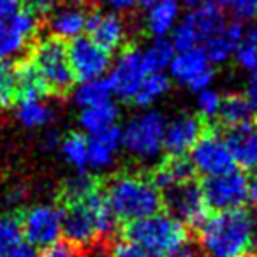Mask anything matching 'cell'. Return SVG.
Returning <instances> with one entry per match:
<instances>
[{"instance_id":"obj_17","label":"cell","mask_w":257,"mask_h":257,"mask_svg":"<svg viewBox=\"0 0 257 257\" xmlns=\"http://www.w3.org/2000/svg\"><path fill=\"white\" fill-rule=\"evenodd\" d=\"M203 134L201 120L194 114L182 113L166 121L164 131V152L171 157H183L196 145Z\"/></svg>"},{"instance_id":"obj_12","label":"cell","mask_w":257,"mask_h":257,"mask_svg":"<svg viewBox=\"0 0 257 257\" xmlns=\"http://www.w3.org/2000/svg\"><path fill=\"white\" fill-rule=\"evenodd\" d=\"M168 71L176 83L194 93L210 88L213 83V65L201 48L175 51Z\"/></svg>"},{"instance_id":"obj_9","label":"cell","mask_w":257,"mask_h":257,"mask_svg":"<svg viewBox=\"0 0 257 257\" xmlns=\"http://www.w3.org/2000/svg\"><path fill=\"white\" fill-rule=\"evenodd\" d=\"M64 225V210L55 204H36L20 218L23 239L34 248H46L58 241Z\"/></svg>"},{"instance_id":"obj_3","label":"cell","mask_w":257,"mask_h":257,"mask_svg":"<svg viewBox=\"0 0 257 257\" xmlns=\"http://www.w3.org/2000/svg\"><path fill=\"white\" fill-rule=\"evenodd\" d=\"M104 196L116 220L127 224L157 213L162 204V194L154 180L134 173H123L111 180Z\"/></svg>"},{"instance_id":"obj_11","label":"cell","mask_w":257,"mask_h":257,"mask_svg":"<svg viewBox=\"0 0 257 257\" xmlns=\"http://www.w3.org/2000/svg\"><path fill=\"white\" fill-rule=\"evenodd\" d=\"M189 164L192 171L203 175L204 178H211L236 168L224 138L215 133L201 134L189 152Z\"/></svg>"},{"instance_id":"obj_37","label":"cell","mask_w":257,"mask_h":257,"mask_svg":"<svg viewBox=\"0 0 257 257\" xmlns=\"http://www.w3.org/2000/svg\"><path fill=\"white\" fill-rule=\"evenodd\" d=\"M111 257H162L159 253L152 252V250L145 248L141 245L123 239V241H118L116 245L111 248Z\"/></svg>"},{"instance_id":"obj_30","label":"cell","mask_w":257,"mask_h":257,"mask_svg":"<svg viewBox=\"0 0 257 257\" xmlns=\"http://www.w3.org/2000/svg\"><path fill=\"white\" fill-rule=\"evenodd\" d=\"M143 51V60L147 65L148 72L155 74V72H164L169 69L173 57H175V48H173L171 41L168 39H154L148 44Z\"/></svg>"},{"instance_id":"obj_39","label":"cell","mask_w":257,"mask_h":257,"mask_svg":"<svg viewBox=\"0 0 257 257\" xmlns=\"http://www.w3.org/2000/svg\"><path fill=\"white\" fill-rule=\"evenodd\" d=\"M229 9L238 22H250L257 18V0H234Z\"/></svg>"},{"instance_id":"obj_24","label":"cell","mask_w":257,"mask_h":257,"mask_svg":"<svg viewBox=\"0 0 257 257\" xmlns=\"http://www.w3.org/2000/svg\"><path fill=\"white\" fill-rule=\"evenodd\" d=\"M55 111L44 97H23L18 99L16 118L27 128H44L51 123Z\"/></svg>"},{"instance_id":"obj_4","label":"cell","mask_w":257,"mask_h":257,"mask_svg":"<svg viewBox=\"0 0 257 257\" xmlns=\"http://www.w3.org/2000/svg\"><path fill=\"white\" fill-rule=\"evenodd\" d=\"M166 116L157 109H143L121 128V148L140 162H154L164 152Z\"/></svg>"},{"instance_id":"obj_33","label":"cell","mask_w":257,"mask_h":257,"mask_svg":"<svg viewBox=\"0 0 257 257\" xmlns=\"http://www.w3.org/2000/svg\"><path fill=\"white\" fill-rule=\"evenodd\" d=\"M44 95H46V88L41 83L39 76L36 74L32 64L25 62V64L18 65V99Z\"/></svg>"},{"instance_id":"obj_6","label":"cell","mask_w":257,"mask_h":257,"mask_svg":"<svg viewBox=\"0 0 257 257\" xmlns=\"http://www.w3.org/2000/svg\"><path fill=\"white\" fill-rule=\"evenodd\" d=\"M225 23L227 20L224 8L210 0L199 8L190 9L183 18H180L175 30L171 32V44L176 51L203 48L206 41H210L224 29Z\"/></svg>"},{"instance_id":"obj_49","label":"cell","mask_w":257,"mask_h":257,"mask_svg":"<svg viewBox=\"0 0 257 257\" xmlns=\"http://www.w3.org/2000/svg\"><path fill=\"white\" fill-rule=\"evenodd\" d=\"M159 2H164V0H138V4L145 6V8H150V6L159 4Z\"/></svg>"},{"instance_id":"obj_40","label":"cell","mask_w":257,"mask_h":257,"mask_svg":"<svg viewBox=\"0 0 257 257\" xmlns=\"http://www.w3.org/2000/svg\"><path fill=\"white\" fill-rule=\"evenodd\" d=\"M23 4L27 6V11L39 18V16L51 15L60 4V0H23Z\"/></svg>"},{"instance_id":"obj_27","label":"cell","mask_w":257,"mask_h":257,"mask_svg":"<svg viewBox=\"0 0 257 257\" xmlns=\"http://www.w3.org/2000/svg\"><path fill=\"white\" fill-rule=\"evenodd\" d=\"M72 100L79 109H85V107L113 100V92L106 78L88 79V81H79V85L72 92Z\"/></svg>"},{"instance_id":"obj_15","label":"cell","mask_w":257,"mask_h":257,"mask_svg":"<svg viewBox=\"0 0 257 257\" xmlns=\"http://www.w3.org/2000/svg\"><path fill=\"white\" fill-rule=\"evenodd\" d=\"M37 18L22 9L13 18L0 22V60L13 62L22 57L37 34Z\"/></svg>"},{"instance_id":"obj_46","label":"cell","mask_w":257,"mask_h":257,"mask_svg":"<svg viewBox=\"0 0 257 257\" xmlns=\"http://www.w3.org/2000/svg\"><path fill=\"white\" fill-rule=\"evenodd\" d=\"M166 257H196V250H194L189 243H185V245H182L180 248L173 250V252Z\"/></svg>"},{"instance_id":"obj_31","label":"cell","mask_w":257,"mask_h":257,"mask_svg":"<svg viewBox=\"0 0 257 257\" xmlns=\"http://www.w3.org/2000/svg\"><path fill=\"white\" fill-rule=\"evenodd\" d=\"M232 58L243 71L252 72L257 69V23L245 30L243 39L232 53Z\"/></svg>"},{"instance_id":"obj_45","label":"cell","mask_w":257,"mask_h":257,"mask_svg":"<svg viewBox=\"0 0 257 257\" xmlns=\"http://www.w3.org/2000/svg\"><path fill=\"white\" fill-rule=\"evenodd\" d=\"M60 140H62V138L58 136L57 131H51V128H48L46 133H44V136H43L44 150H53V148H58V145H60Z\"/></svg>"},{"instance_id":"obj_23","label":"cell","mask_w":257,"mask_h":257,"mask_svg":"<svg viewBox=\"0 0 257 257\" xmlns=\"http://www.w3.org/2000/svg\"><path fill=\"white\" fill-rule=\"evenodd\" d=\"M118 116H120V111H118L116 104L113 100H107V102L81 109L78 121L79 127L83 128V133L92 136V134L102 133L106 128L114 127L118 121Z\"/></svg>"},{"instance_id":"obj_42","label":"cell","mask_w":257,"mask_h":257,"mask_svg":"<svg viewBox=\"0 0 257 257\" xmlns=\"http://www.w3.org/2000/svg\"><path fill=\"white\" fill-rule=\"evenodd\" d=\"M23 9V0H0V22L13 18Z\"/></svg>"},{"instance_id":"obj_47","label":"cell","mask_w":257,"mask_h":257,"mask_svg":"<svg viewBox=\"0 0 257 257\" xmlns=\"http://www.w3.org/2000/svg\"><path fill=\"white\" fill-rule=\"evenodd\" d=\"M248 201L257 210V173L253 175V178H250V182H248Z\"/></svg>"},{"instance_id":"obj_43","label":"cell","mask_w":257,"mask_h":257,"mask_svg":"<svg viewBox=\"0 0 257 257\" xmlns=\"http://www.w3.org/2000/svg\"><path fill=\"white\" fill-rule=\"evenodd\" d=\"M243 95L252 102V106L257 109V69L250 72L248 79H246V86H245V93Z\"/></svg>"},{"instance_id":"obj_14","label":"cell","mask_w":257,"mask_h":257,"mask_svg":"<svg viewBox=\"0 0 257 257\" xmlns=\"http://www.w3.org/2000/svg\"><path fill=\"white\" fill-rule=\"evenodd\" d=\"M69 64L74 79L88 81V79L104 78L111 67V53L95 44L88 37H78L67 48Z\"/></svg>"},{"instance_id":"obj_50","label":"cell","mask_w":257,"mask_h":257,"mask_svg":"<svg viewBox=\"0 0 257 257\" xmlns=\"http://www.w3.org/2000/svg\"><path fill=\"white\" fill-rule=\"evenodd\" d=\"M215 2H217L220 8H231V4L234 2V0H215Z\"/></svg>"},{"instance_id":"obj_7","label":"cell","mask_w":257,"mask_h":257,"mask_svg":"<svg viewBox=\"0 0 257 257\" xmlns=\"http://www.w3.org/2000/svg\"><path fill=\"white\" fill-rule=\"evenodd\" d=\"M36 74L46 92H67L74 83V76L69 64L67 46L57 37H44L34 46L30 58Z\"/></svg>"},{"instance_id":"obj_44","label":"cell","mask_w":257,"mask_h":257,"mask_svg":"<svg viewBox=\"0 0 257 257\" xmlns=\"http://www.w3.org/2000/svg\"><path fill=\"white\" fill-rule=\"evenodd\" d=\"M4 257H37L34 246H30L27 241H22L20 245H16L11 252H8Z\"/></svg>"},{"instance_id":"obj_8","label":"cell","mask_w":257,"mask_h":257,"mask_svg":"<svg viewBox=\"0 0 257 257\" xmlns=\"http://www.w3.org/2000/svg\"><path fill=\"white\" fill-rule=\"evenodd\" d=\"M248 182L250 180L245 176V173L236 168L206 178L201 190L208 210L227 211L243 208V204L248 201Z\"/></svg>"},{"instance_id":"obj_5","label":"cell","mask_w":257,"mask_h":257,"mask_svg":"<svg viewBox=\"0 0 257 257\" xmlns=\"http://www.w3.org/2000/svg\"><path fill=\"white\" fill-rule=\"evenodd\" d=\"M125 239L164 257L189 243V234L180 220L169 213L157 211L150 217L131 222L125 229Z\"/></svg>"},{"instance_id":"obj_13","label":"cell","mask_w":257,"mask_h":257,"mask_svg":"<svg viewBox=\"0 0 257 257\" xmlns=\"http://www.w3.org/2000/svg\"><path fill=\"white\" fill-rule=\"evenodd\" d=\"M164 204L171 217L180 220L183 225L199 227L208 218V206L203 190L190 180L182 185L164 190Z\"/></svg>"},{"instance_id":"obj_22","label":"cell","mask_w":257,"mask_h":257,"mask_svg":"<svg viewBox=\"0 0 257 257\" xmlns=\"http://www.w3.org/2000/svg\"><path fill=\"white\" fill-rule=\"evenodd\" d=\"M180 22V4L176 0H164L147 8L145 27L155 39H166Z\"/></svg>"},{"instance_id":"obj_18","label":"cell","mask_w":257,"mask_h":257,"mask_svg":"<svg viewBox=\"0 0 257 257\" xmlns=\"http://www.w3.org/2000/svg\"><path fill=\"white\" fill-rule=\"evenodd\" d=\"M224 141L229 148L234 166L246 171L257 169V125L252 121L227 127Z\"/></svg>"},{"instance_id":"obj_29","label":"cell","mask_w":257,"mask_h":257,"mask_svg":"<svg viewBox=\"0 0 257 257\" xmlns=\"http://www.w3.org/2000/svg\"><path fill=\"white\" fill-rule=\"evenodd\" d=\"M169 86H171V79L164 72L148 74L140 85L136 95L133 97V102L143 109H148V107L155 106L162 97H166V93L169 92Z\"/></svg>"},{"instance_id":"obj_48","label":"cell","mask_w":257,"mask_h":257,"mask_svg":"<svg viewBox=\"0 0 257 257\" xmlns=\"http://www.w3.org/2000/svg\"><path fill=\"white\" fill-rule=\"evenodd\" d=\"M182 2L185 6H189L190 9H194V8H199V6L206 4V2H210V0H182Z\"/></svg>"},{"instance_id":"obj_28","label":"cell","mask_w":257,"mask_h":257,"mask_svg":"<svg viewBox=\"0 0 257 257\" xmlns=\"http://www.w3.org/2000/svg\"><path fill=\"white\" fill-rule=\"evenodd\" d=\"M58 150L69 168H72L76 173H86L88 169V140L83 134L72 133L62 138Z\"/></svg>"},{"instance_id":"obj_36","label":"cell","mask_w":257,"mask_h":257,"mask_svg":"<svg viewBox=\"0 0 257 257\" xmlns=\"http://www.w3.org/2000/svg\"><path fill=\"white\" fill-rule=\"evenodd\" d=\"M95 182L90 176H86V173H78L74 178H71L65 185V201L71 203L79 197L86 196L88 192H92L95 189Z\"/></svg>"},{"instance_id":"obj_34","label":"cell","mask_w":257,"mask_h":257,"mask_svg":"<svg viewBox=\"0 0 257 257\" xmlns=\"http://www.w3.org/2000/svg\"><path fill=\"white\" fill-rule=\"evenodd\" d=\"M23 239L20 220L13 215H0V257L11 252Z\"/></svg>"},{"instance_id":"obj_21","label":"cell","mask_w":257,"mask_h":257,"mask_svg":"<svg viewBox=\"0 0 257 257\" xmlns=\"http://www.w3.org/2000/svg\"><path fill=\"white\" fill-rule=\"evenodd\" d=\"M243 34H245V29H243V25L239 22L225 23L224 29L217 36L211 37L210 41H206L201 50L204 51V55L211 62V65L224 64L232 57L239 41L243 39Z\"/></svg>"},{"instance_id":"obj_32","label":"cell","mask_w":257,"mask_h":257,"mask_svg":"<svg viewBox=\"0 0 257 257\" xmlns=\"http://www.w3.org/2000/svg\"><path fill=\"white\" fill-rule=\"evenodd\" d=\"M18 99V65L0 60V106H9Z\"/></svg>"},{"instance_id":"obj_16","label":"cell","mask_w":257,"mask_h":257,"mask_svg":"<svg viewBox=\"0 0 257 257\" xmlns=\"http://www.w3.org/2000/svg\"><path fill=\"white\" fill-rule=\"evenodd\" d=\"M86 34L88 39L104 48L106 51H113L123 48L128 39V27L120 15L109 11H95L86 18Z\"/></svg>"},{"instance_id":"obj_35","label":"cell","mask_w":257,"mask_h":257,"mask_svg":"<svg viewBox=\"0 0 257 257\" xmlns=\"http://www.w3.org/2000/svg\"><path fill=\"white\" fill-rule=\"evenodd\" d=\"M222 104V95L213 88H204L196 93V111L199 116L211 120V118L218 116V109Z\"/></svg>"},{"instance_id":"obj_20","label":"cell","mask_w":257,"mask_h":257,"mask_svg":"<svg viewBox=\"0 0 257 257\" xmlns=\"http://www.w3.org/2000/svg\"><path fill=\"white\" fill-rule=\"evenodd\" d=\"M86 18L88 15L79 2H67L62 6L58 4L57 9L50 15L51 36L60 41L78 39L86 29Z\"/></svg>"},{"instance_id":"obj_25","label":"cell","mask_w":257,"mask_h":257,"mask_svg":"<svg viewBox=\"0 0 257 257\" xmlns=\"http://www.w3.org/2000/svg\"><path fill=\"white\" fill-rule=\"evenodd\" d=\"M192 168L183 157H171L169 161L159 164L154 173V183L159 190H169L192 180Z\"/></svg>"},{"instance_id":"obj_10","label":"cell","mask_w":257,"mask_h":257,"mask_svg":"<svg viewBox=\"0 0 257 257\" xmlns=\"http://www.w3.org/2000/svg\"><path fill=\"white\" fill-rule=\"evenodd\" d=\"M150 74L145 65L143 51L140 48H128L120 53V57L111 64L107 83L113 95L123 100H133L143 79Z\"/></svg>"},{"instance_id":"obj_19","label":"cell","mask_w":257,"mask_h":257,"mask_svg":"<svg viewBox=\"0 0 257 257\" xmlns=\"http://www.w3.org/2000/svg\"><path fill=\"white\" fill-rule=\"evenodd\" d=\"M121 148V128L109 127L88 138V168L106 171L114 164Z\"/></svg>"},{"instance_id":"obj_1","label":"cell","mask_w":257,"mask_h":257,"mask_svg":"<svg viewBox=\"0 0 257 257\" xmlns=\"http://www.w3.org/2000/svg\"><path fill=\"white\" fill-rule=\"evenodd\" d=\"M199 246L210 257H250L257 250V218L243 208L217 211L199 225Z\"/></svg>"},{"instance_id":"obj_26","label":"cell","mask_w":257,"mask_h":257,"mask_svg":"<svg viewBox=\"0 0 257 257\" xmlns=\"http://www.w3.org/2000/svg\"><path fill=\"white\" fill-rule=\"evenodd\" d=\"M255 107L252 106L248 99L241 93H231L227 97H222L220 109H218V120L225 127H234V125L248 123L255 114Z\"/></svg>"},{"instance_id":"obj_38","label":"cell","mask_w":257,"mask_h":257,"mask_svg":"<svg viewBox=\"0 0 257 257\" xmlns=\"http://www.w3.org/2000/svg\"><path fill=\"white\" fill-rule=\"evenodd\" d=\"M37 257H83L81 248L74 246L69 241H57L53 245L43 248V252Z\"/></svg>"},{"instance_id":"obj_41","label":"cell","mask_w":257,"mask_h":257,"mask_svg":"<svg viewBox=\"0 0 257 257\" xmlns=\"http://www.w3.org/2000/svg\"><path fill=\"white\" fill-rule=\"evenodd\" d=\"M104 11L114 13V15H123V13L133 11L138 6V0H100Z\"/></svg>"},{"instance_id":"obj_2","label":"cell","mask_w":257,"mask_h":257,"mask_svg":"<svg viewBox=\"0 0 257 257\" xmlns=\"http://www.w3.org/2000/svg\"><path fill=\"white\" fill-rule=\"evenodd\" d=\"M116 222L104 192L95 187L86 196L67 203L62 234L78 248H90L109 238L116 229Z\"/></svg>"}]
</instances>
